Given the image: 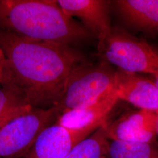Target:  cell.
<instances>
[{
	"label": "cell",
	"instance_id": "obj_16",
	"mask_svg": "<svg viewBox=\"0 0 158 158\" xmlns=\"http://www.w3.org/2000/svg\"><path fill=\"white\" fill-rule=\"evenodd\" d=\"M151 77H152L151 80L155 83V85H156V86L158 88V74H153V75H151Z\"/></svg>",
	"mask_w": 158,
	"mask_h": 158
},
{
	"label": "cell",
	"instance_id": "obj_2",
	"mask_svg": "<svg viewBox=\"0 0 158 158\" xmlns=\"http://www.w3.org/2000/svg\"><path fill=\"white\" fill-rule=\"evenodd\" d=\"M0 29L73 47L93 36L82 24L68 17L56 0H0Z\"/></svg>",
	"mask_w": 158,
	"mask_h": 158
},
{
	"label": "cell",
	"instance_id": "obj_5",
	"mask_svg": "<svg viewBox=\"0 0 158 158\" xmlns=\"http://www.w3.org/2000/svg\"><path fill=\"white\" fill-rule=\"evenodd\" d=\"M59 114L55 107L32 108L0 128V158H23L40 134L56 123Z\"/></svg>",
	"mask_w": 158,
	"mask_h": 158
},
{
	"label": "cell",
	"instance_id": "obj_9",
	"mask_svg": "<svg viewBox=\"0 0 158 158\" xmlns=\"http://www.w3.org/2000/svg\"><path fill=\"white\" fill-rule=\"evenodd\" d=\"M68 17L80 19L83 27L97 40L111 31V1L106 0H57Z\"/></svg>",
	"mask_w": 158,
	"mask_h": 158
},
{
	"label": "cell",
	"instance_id": "obj_10",
	"mask_svg": "<svg viewBox=\"0 0 158 158\" xmlns=\"http://www.w3.org/2000/svg\"><path fill=\"white\" fill-rule=\"evenodd\" d=\"M119 101L114 92L90 106L63 114L56 124L75 130H97L108 121L110 113Z\"/></svg>",
	"mask_w": 158,
	"mask_h": 158
},
{
	"label": "cell",
	"instance_id": "obj_14",
	"mask_svg": "<svg viewBox=\"0 0 158 158\" xmlns=\"http://www.w3.org/2000/svg\"><path fill=\"white\" fill-rule=\"evenodd\" d=\"M106 158H158L154 143L111 141Z\"/></svg>",
	"mask_w": 158,
	"mask_h": 158
},
{
	"label": "cell",
	"instance_id": "obj_8",
	"mask_svg": "<svg viewBox=\"0 0 158 158\" xmlns=\"http://www.w3.org/2000/svg\"><path fill=\"white\" fill-rule=\"evenodd\" d=\"M115 90L119 100L128 102L139 110L158 112V88L151 79L117 69Z\"/></svg>",
	"mask_w": 158,
	"mask_h": 158
},
{
	"label": "cell",
	"instance_id": "obj_6",
	"mask_svg": "<svg viewBox=\"0 0 158 158\" xmlns=\"http://www.w3.org/2000/svg\"><path fill=\"white\" fill-rule=\"evenodd\" d=\"M95 131L72 129L55 123L43 131L23 158H64Z\"/></svg>",
	"mask_w": 158,
	"mask_h": 158
},
{
	"label": "cell",
	"instance_id": "obj_7",
	"mask_svg": "<svg viewBox=\"0 0 158 158\" xmlns=\"http://www.w3.org/2000/svg\"><path fill=\"white\" fill-rule=\"evenodd\" d=\"M156 113L139 110L125 113L106 125L108 140L154 143L156 134Z\"/></svg>",
	"mask_w": 158,
	"mask_h": 158
},
{
	"label": "cell",
	"instance_id": "obj_1",
	"mask_svg": "<svg viewBox=\"0 0 158 158\" xmlns=\"http://www.w3.org/2000/svg\"><path fill=\"white\" fill-rule=\"evenodd\" d=\"M0 48L6 58L4 83L15 88L34 108L56 106L72 70L87 61L73 46L25 38L2 29Z\"/></svg>",
	"mask_w": 158,
	"mask_h": 158
},
{
	"label": "cell",
	"instance_id": "obj_3",
	"mask_svg": "<svg viewBox=\"0 0 158 158\" xmlns=\"http://www.w3.org/2000/svg\"><path fill=\"white\" fill-rule=\"evenodd\" d=\"M115 70L104 61H88L74 68L68 76L60 100L55 107L59 116L85 107L115 92Z\"/></svg>",
	"mask_w": 158,
	"mask_h": 158
},
{
	"label": "cell",
	"instance_id": "obj_12",
	"mask_svg": "<svg viewBox=\"0 0 158 158\" xmlns=\"http://www.w3.org/2000/svg\"><path fill=\"white\" fill-rule=\"evenodd\" d=\"M0 88V128L33 108L27 98L11 85L3 83Z\"/></svg>",
	"mask_w": 158,
	"mask_h": 158
},
{
	"label": "cell",
	"instance_id": "obj_13",
	"mask_svg": "<svg viewBox=\"0 0 158 158\" xmlns=\"http://www.w3.org/2000/svg\"><path fill=\"white\" fill-rule=\"evenodd\" d=\"M106 123L76 145L64 158H106L110 142L106 136Z\"/></svg>",
	"mask_w": 158,
	"mask_h": 158
},
{
	"label": "cell",
	"instance_id": "obj_15",
	"mask_svg": "<svg viewBox=\"0 0 158 158\" xmlns=\"http://www.w3.org/2000/svg\"><path fill=\"white\" fill-rule=\"evenodd\" d=\"M6 62L5 56L0 57V85L4 83L6 78Z\"/></svg>",
	"mask_w": 158,
	"mask_h": 158
},
{
	"label": "cell",
	"instance_id": "obj_18",
	"mask_svg": "<svg viewBox=\"0 0 158 158\" xmlns=\"http://www.w3.org/2000/svg\"><path fill=\"white\" fill-rule=\"evenodd\" d=\"M4 56V53H3L2 51L1 50V49L0 48V57H1Z\"/></svg>",
	"mask_w": 158,
	"mask_h": 158
},
{
	"label": "cell",
	"instance_id": "obj_11",
	"mask_svg": "<svg viewBox=\"0 0 158 158\" xmlns=\"http://www.w3.org/2000/svg\"><path fill=\"white\" fill-rule=\"evenodd\" d=\"M111 7L130 27L158 32V0H116L111 1Z\"/></svg>",
	"mask_w": 158,
	"mask_h": 158
},
{
	"label": "cell",
	"instance_id": "obj_4",
	"mask_svg": "<svg viewBox=\"0 0 158 158\" xmlns=\"http://www.w3.org/2000/svg\"><path fill=\"white\" fill-rule=\"evenodd\" d=\"M98 40L102 61L131 73L158 74V50L123 29L113 28Z\"/></svg>",
	"mask_w": 158,
	"mask_h": 158
},
{
	"label": "cell",
	"instance_id": "obj_17",
	"mask_svg": "<svg viewBox=\"0 0 158 158\" xmlns=\"http://www.w3.org/2000/svg\"><path fill=\"white\" fill-rule=\"evenodd\" d=\"M156 113L157 115V122H156V134L158 136V112Z\"/></svg>",
	"mask_w": 158,
	"mask_h": 158
}]
</instances>
